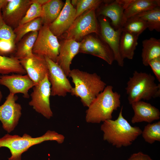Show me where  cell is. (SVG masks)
Segmentation results:
<instances>
[{"instance_id": "7c38bea8", "label": "cell", "mask_w": 160, "mask_h": 160, "mask_svg": "<svg viewBox=\"0 0 160 160\" xmlns=\"http://www.w3.org/2000/svg\"><path fill=\"white\" fill-rule=\"evenodd\" d=\"M100 36L108 45L114 55V60L120 67L124 65V60L119 50V44L122 31L121 28L116 30L110 25L108 20L102 17L99 20Z\"/></svg>"}, {"instance_id": "e575fe53", "label": "cell", "mask_w": 160, "mask_h": 160, "mask_svg": "<svg viewBox=\"0 0 160 160\" xmlns=\"http://www.w3.org/2000/svg\"><path fill=\"white\" fill-rule=\"evenodd\" d=\"M31 1L32 2L36 3L42 6L49 2V0H31Z\"/></svg>"}, {"instance_id": "1f68e13d", "label": "cell", "mask_w": 160, "mask_h": 160, "mask_svg": "<svg viewBox=\"0 0 160 160\" xmlns=\"http://www.w3.org/2000/svg\"><path fill=\"white\" fill-rule=\"evenodd\" d=\"M32 2L19 25L31 21L36 18L41 17L42 6L35 2Z\"/></svg>"}, {"instance_id": "3957f363", "label": "cell", "mask_w": 160, "mask_h": 160, "mask_svg": "<svg viewBox=\"0 0 160 160\" xmlns=\"http://www.w3.org/2000/svg\"><path fill=\"white\" fill-rule=\"evenodd\" d=\"M121 95L107 85L92 102L86 111L85 120L91 123H100L112 119L113 112L120 107Z\"/></svg>"}, {"instance_id": "836d02e7", "label": "cell", "mask_w": 160, "mask_h": 160, "mask_svg": "<svg viewBox=\"0 0 160 160\" xmlns=\"http://www.w3.org/2000/svg\"><path fill=\"white\" fill-rule=\"evenodd\" d=\"M127 160H153L148 155L141 152L131 155Z\"/></svg>"}, {"instance_id": "ba28073f", "label": "cell", "mask_w": 160, "mask_h": 160, "mask_svg": "<svg viewBox=\"0 0 160 160\" xmlns=\"http://www.w3.org/2000/svg\"><path fill=\"white\" fill-rule=\"evenodd\" d=\"M33 91L31 94V100L29 105L37 112L47 119L53 115L50 106L51 84L48 74L39 84L33 87Z\"/></svg>"}, {"instance_id": "9c48e42d", "label": "cell", "mask_w": 160, "mask_h": 160, "mask_svg": "<svg viewBox=\"0 0 160 160\" xmlns=\"http://www.w3.org/2000/svg\"><path fill=\"white\" fill-rule=\"evenodd\" d=\"M48 68V76L51 84V95L64 97L71 93L73 88L60 67L48 57L44 56Z\"/></svg>"}, {"instance_id": "8fae6325", "label": "cell", "mask_w": 160, "mask_h": 160, "mask_svg": "<svg viewBox=\"0 0 160 160\" xmlns=\"http://www.w3.org/2000/svg\"><path fill=\"white\" fill-rule=\"evenodd\" d=\"M80 43L79 52L99 57L110 65L115 60L113 52L102 39L96 36L88 35L84 38Z\"/></svg>"}, {"instance_id": "7a4b0ae2", "label": "cell", "mask_w": 160, "mask_h": 160, "mask_svg": "<svg viewBox=\"0 0 160 160\" xmlns=\"http://www.w3.org/2000/svg\"><path fill=\"white\" fill-rule=\"evenodd\" d=\"M69 77L74 85L71 93L79 97L83 105L88 107L106 86L100 76L96 73H89L74 69L71 70Z\"/></svg>"}, {"instance_id": "83f0119b", "label": "cell", "mask_w": 160, "mask_h": 160, "mask_svg": "<svg viewBox=\"0 0 160 160\" xmlns=\"http://www.w3.org/2000/svg\"><path fill=\"white\" fill-rule=\"evenodd\" d=\"M145 20L150 31H160V8L157 7L135 16Z\"/></svg>"}, {"instance_id": "4dcf8cb0", "label": "cell", "mask_w": 160, "mask_h": 160, "mask_svg": "<svg viewBox=\"0 0 160 160\" xmlns=\"http://www.w3.org/2000/svg\"><path fill=\"white\" fill-rule=\"evenodd\" d=\"M107 1L100 0H72L71 4L76 5L75 19L86 11L92 9H96L103 2Z\"/></svg>"}, {"instance_id": "6da1fadb", "label": "cell", "mask_w": 160, "mask_h": 160, "mask_svg": "<svg viewBox=\"0 0 160 160\" xmlns=\"http://www.w3.org/2000/svg\"><path fill=\"white\" fill-rule=\"evenodd\" d=\"M122 109L123 106L116 119L106 120L100 127L103 140L118 148L131 145L142 132L139 127L130 125L123 116Z\"/></svg>"}, {"instance_id": "484cf974", "label": "cell", "mask_w": 160, "mask_h": 160, "mask_svg": "<svg viewBox=\"0 0 160 160\" xmlns=\"http://www.w3.org/2000/svg\"><path fill=\"white\" fill-rule=\"evenodd\" d=\"M11 73L23 75L26 73L19 60L13 56L0 55V74L4 75Z\"/></svg>"}, {"instance_id": "ac0fdd59", "label": "cell", "mask_w": 160, "mask_h": 160, "mask_svg": "<svg viewBox=\"0 0 160 160\" xmlns=\"http://www.w3.org/2000/svg\"><path fill=\"white\" fill-rule=\"evenodd\" d=\"M117 1L122 5L124 9L122 26L129 18L160 6L159 0H117Z\"/></svg>"}, {"instance_id": "d4e9b609", "label": "cell", "mask_w": 160, "mask_h": 160, "mask_svg": "<svg viewBox=\"0 0 160 160\" xmlns=\"http://www.w3.org/2000/svg\"><path fill=\"white\" fill-rule=\"evenodd\" d=\"M63 6L60 0H49L42 5L41 16L43 24L49 25L54 22L59 15Z\"/></svg>"}, {"instance_id": "4fadbf2b", "label": "cell", "mask_w": 160, "mask_h": 160, "mask_svg": "<svg viewBox=\"0 0 160 160\" xmlns=\"http://www.w3.org/2000/svg\"><path fill=\"white\" fill-rule=\"evenodd\" d=\"M32 3L31 0H8L2 9L4 23L13 29L17 27Z\"/></svg>"}, {"instance_id": "8992f818", "label": "cell", "mask_w": 160, "mask_h": 160, "mask_svg": "<svg viewBox=\"0 0 160 160\" xmlns=\"http://www.w3.org/2000/svg\"><path fill=\"white\" fill-rule=\"evenodd\" d=\"M95 9L93 8L87 10L76 18L65 32L64 38L77 41L91 33L99 35Z\"/></svg>"}, {"instance_id": "52a82bcc", "label": "cell", "mask_w": 160, "mask_h": 160, "mask_svg": "<svg viewBox=\"0 0 160 160\" xmlns=\"http://www.w3.org/2000/svg\"><path fill=\"white\" fill-rule=\"evenodd\" d=\"M60 47V44L57 37L50 30L48 25L44 24L38 31L33 48V53L47 57L56 62Z\"/></svg>"}, {"instance_id": "9a60e30c", "label": "cell", "mask_w": 160, "mask_h": 160, "mask_svg": "<svg viewBox=\"0 0 160 160\" xmlns=\"http://www.w3.org/2000/svg\"><path fill=\"white\" fill-rule=\"evenodd\" d=\"M0 84L7 87L10 93L23 94V97L28 98L29 90L34 86V84L27 75L13 74L0 76Z\"/></svg>"}, {"instance_id": "d590c367", "label": "cell", "mask_w": 160, "mask_h": 160, "mask_svg": "<svg viewBox=\"0 0 160 160\" xmlns=\"http://www.w3.org/2000/svg\"><path fill=\"white\" fill-rule=\"evenodd\" d=\"M1 7L0 6V28L5 23L1 12Z\"/></svg>"}, {"instance_id": "5b68a950", "label": "cell", "mask_w": 160, "mask_h": 160, "mask_svg": "<svg viewBox=\"0 0 160 160\" xmlns=\"http://www.w3.org/2000/svg\"><path fill=\"white\" fill-rule=\"evenodd\" d=\"M155 77L150 73L135 71L129 78L125 88L129 103L142 100H149L160 96V84L155 82Z\"/></svg>"}, {"instance_id": "5bb4252c", "label": "cell", "mask_w": 160, "mask_h": 160, "mask_svg": "<svg viewBox=\"0 0 160 160\" xmlns=\"http://www.w3.org/2000/svg\"><path fill=\"white\" fill-rule=\"evenodd\" d=\"M20 61L34 86L39 84L48 74V65L44 56L33 54Z\"/></svg>"}, {"instance_id": "30bf717a", "label": "cell", "mask_w": 160, "mask_h": 160, "mask_svg": "<svg viewBox=\"0 0 160 160\" xmlns=\"http://www.w3.org/2000/svg\"><path fill=\"white\" fill-rule=\"evenodd\" d=\"M17 99L16 95L9 93L0 106V121L3 128L8 133L14 129L22 115L21 106L16 102Z\"/></svg>"}, {"instance_id": "ffe728a7", "label": "cell", "mask_w": 160, "mask_h": 160, "mask_svg": "<svg viewBox=\"0 0 160 160\" xmlns=\"http://www.w3.org/2000/svg\"><path fill=\"white\" fill-rule=\"evenodd\" d=\"M124 9L117 0L106 3L99 10V15L109 18L116 30L121 28Z\"/></svg>"}, {"instance_id": "2e32d148", "label": "cell", "mask_w": 160, "mask_h": 160, "mask_svg": "<svg viewBox=\"0 0 160 160\" xmlns=\"http://www.w3.org/2000/svg\"><path fill=\"white\" fill-rule=\"evenodd\" d=\"M76 9L69 0H66L59 15L48 25L50 30L57 37L65 32L75 19Z\"/></svg>"}, {"instance_id": "44dd1931", "label": "cell", "mask_w": 160, "mask_h": 160, "mask_svg": "<svg viewBox=\"0 0 160 160\" xmlns=\"http://www.w3.org/2000/svg\"><path fill=\"white\" fill-rule=\"evenodd\" d=\"M13 29L4 23L0 28V55L8 56L15 53L16 47Z\"/></svg>"}, {"instance_id": "8d00e7d4", "label": "cell", "mask_w": 160, "mask_h": 160, "mask_svg": "<svg viewBox=\"0 0 160 160\" xmlns=\"http://www.w3.org/2000/svg\"><path fill=\"white\" fill-rule=\"evenodd\" d=\"M8 2V0H0V6L2 9L6 5Z\"/></svg>"}, {"instance_id": "277c9868", "label": "cell", "mask_w": 160, "mask_h": 160, "mask_svg": "<svg viewBox=\"0 0 160 160\" xmlns=\"http://www.w3.org/2000/svg\"><path fill=\"white\" fill-rule=\"evenodd\" d=\"M65 138L63 135L50 130L36 137H32L26 133L22 136L7 134L0 138V148L5 147L9 149L11 156L9 160H21L22 154L32 146L49 140L55 141L61 144L64 142Z\"/></svg>"}, {"instance_id": "7402d4cb", "label": "cell", "mask_w": 160, "mask_h": 160, "mask_svg": "<svg viewBox=\"0 0 160 160\" xmlns=\"http://www.w3.org/2000/svg\"><path fill=\"white\" fill-rule=\"evenodd\" d=\"M139 36L128 32L122 31L119 44V50L122 58L131 60L138 44Z\"/></svg>"}, {"instance_id": "d6a6232c", "label": "cell", "mask_w": 160, "mask_h": 160, "mask_svg": "<svg viewBox=\"0 0 160 160\" xmlns=\"http://www.w3.org/2000/svg\"><path fill=\"white\" fill-rule=\"evenodd\" d=\"M150 66L157 80L160 82V57L151 60L149 63Z\"/></svg>"}, {"instance_id": "603a6c76", "label": "cell", "mask_w": 160, "mask_h": 160, "mask_svg": "<svg viewBox=\"0 0 160 160\" xmlns=\"http://www.w3.org/2000/svg\"><path fill=\"white\" fill-rule=\"evenodd\" d=\"M38 31L31 32L25 35L18 43L13 56L20 60L32 56L33 54V48Z\"/></svg>"}, {"instance_id": "74e56055", "label": "cell", "mask_w": 160, "mask_h": 160, "mask_svg": "<svg viewBox=\"0 0 160 160\" xmlns=\"http://www.w3.org/2000/svg\"><path fill=\"white\" fill-rule=\"evenodd\" d=\"M3 97V95L0 89V102L1 100Z\"/></svg>"}, {"instance_id": "cb8c5ba5", "label": "cell", "mask_w": 160, "mask_h": 160, "mask_svg": "<svg viewBox=\"0 0 160 160\" xmlns=\"http://www.w3.org/2000/svg\"><path fill=\"white\" fill-rule=\"evenodd\" d=\"M142 63L144 65L148 66L151 60L160 57V39L153 37L146 39L142 41Z\"/></svg>"}, {"instance_id": "f546056e", "label": "cell", "mask_w": 160, "mask_h": 160, "mask_svg": "<svg viewBox=\"0 0 160 160\" xmlns=\"http://www.w3.org/2000/svg\"><path fill=\"white\" fill-rule=\"evenodd\" d=\"M141 134L145 141L152 144L160 141V121L149 123L145 127Z\"/></svg>"}, {"instance_id": "d6986e66", "label": "cell", "mask_w": 160, "mask_h": 160, "mask_svg": "<svg viewBox=\"0 0 160 160\" xmlns=\"http://www.w3.org/2000/svg\"><path fill=\"white\" fill-rule=\"evenodd\" d=\"M134 114L131 119L133 124L145 121L150 123L160 118V112L150 103L140 101L132 103Z\"/></svg>"}, {"instance_id": "f1b7e54d", "label": "cell", "mask_w": 160, "mask_h": 160, "mask_svg": "<svg viewBox=\"0 0 160 160\" xmlns=\"http://www.w3.org/2000/svg\"><path fill=\"white\" fill-rule=\"evenodd\" d=\"M147 28V25L145 20L136 16H134L127 19L121 28L122 31L139 36Z\"/></svg>"}, {"instance_id": "4316f807", "label": "cell", "mask_w": 160, "mask_h": 160, "mask_svg": "<svg viewBox=\"0 0 160 160\" xmlns=\"http://www.w3.org/2000/svg\"><path fill=\"white\" fill-rule=\"evenodd\" d=\"M43 24L41 17L19 25L13 29L15 35V42L17 43L26 34L32 32L39 31Z\"/></svg>"}, {"instance_id": "e0dca14e", "label": "cell", "mask_w": 160, "mask_h": 160, "mask_svg": "<svg viewBox=\"0 0 160 160\" xmlns=\"http://www.w3.org/2000/svg\"><path fill=\"white\" fill-rule=\"evenodd\" d=\"M80 42L71 39H65L60 44L59 53L56 62L68 77L70 65L74 57L79 53Z\"/></svg>"}]
</instances>
